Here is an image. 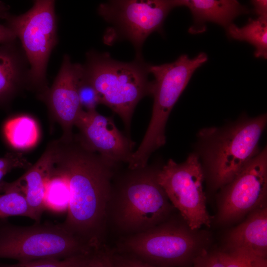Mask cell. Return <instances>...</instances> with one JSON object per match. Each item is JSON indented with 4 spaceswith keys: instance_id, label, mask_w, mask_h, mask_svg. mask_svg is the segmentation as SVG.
I'll return each instance as SVG.
<instances>
[{
    "instance_id": "17",
    "label": "cell",
    "mask_w": 267,
    "mask_h": 267,
    "mask_svg": "<svg viewBox=\"0 0 267 267\" xmlns=\"http://www.w3.org/2000/svg\"><path fill=\"white\" fill-rule=\"evenodd\" d=\"M230 250L246 251L260 257L267 255V209L261 205L229 233Z\"/></svg>"
},
{
    "instance_id": "18",
    "label": "cell",
    "mask_w": 267,
    "mask_h": 267,
    "mask_svg": "<svg viewBox=\"0 0 267 267\" xmlns=\"http://www.w3.org/2000/svg\"><path fill=\"white\" fill-rule=\"evenodd\" d=\"M3 133L8 144L18 150L32 148L39 138V129L36 120L26 115L7 120L3 126Z\"/></svg>"
},
{
    "instance_id": "19",
    "label": "cell",
    "mask_w": 267,
    "mask_h": 267,
    "mask_svg": "<svg viewBox=\"0 0 267 267\" xmlns=\"http://www.w3.org/2000/svg\"><path fill=\"white\" fill-rule=\"evenodd\" d=\"M228 37L249 43L255 48L257 58H267V18H250L247 23L239 27L231 24L226 30Z\"/></svg>"
},
{
    "instance_id": "20",
    "label": "cell",
    "mask_w": 267,
    "mask_h": 267,
    "mask_svg": "<svg viewBox=\"0 0 267 267\" xmlns=\"http://www.w3.org/2000/svg\"><path fill=\"white\" fill-rule=\"evenodd\" d=\"M68 190L66 181L62 177L51 169L45 182L44 205L56 210L68 208Z\"/></svg>"
},
{
    "instance_id": "29",
    "label": "cell",
    "mask_w": 267,
    "mask_h": 267,
    "mask_svg": "<svg viewBox=\"0 0 267 267\" xmlns=\"http://www.w3.org/2000/svg\"><path fill=\"white\" fill-rule=\"evenodd\" d=\"M82 267H112L108 250L104 247L93 252Z\"/></svg>"
},
{
    "instance_id": "22",
    "label": "cell",
    "mask_w": 267,
    "mask_h": 267,
    "mask_svg": "<svg viewBox=\"0 0 267 267\" xmlns=\"http://www.w3.org/2000/svg\"><path fill=\"white\" fill-rule=\"evenodd\" d=\"M91 253L81 254L62 260L42 259L19 262L14 264L0 263V267H82Z\"/></svg>"
},
{
    "instance_id": "30",
    "label": "cell",
    "mask_w": 267,
    "mask_h": 267,
    "mask_svg": "<svg viewBox=\"0 0 267 267\" xmlns=\"http://www.w3.org/2000/svg\"><path fill=\"white\" fill-rule=\"evenodd\" d=\"M254 12L258 17L267 18V1L266 0H254L251 1Z\"/></svg>"
},
{
    "instance_id": "5",
    "label": "cell",
    "mask_w": 267,
    "mask_h": 267,
    "mask_svg": "<svg viewBox=\"0 0 267 267\" xmlns=\"http://www.w3.org/2000/svg\"><path fill=\"white\" fill-rule=\"evenodd\" d=\"M267 120L264 114L243 118L222 130L201 131L205 144L204 161L215 186L229 183L259 153L258 143Z\"/></svg>"
},
{
    "instance_id": "12",
    "label": "cell",
    "mask_w": 267,
    "mask_h": 267,
    "mask_svg": "<svg viewBox=\"0 0 267 267\" xmlns=\"http://www.w3.org/2000/svg\"><path fill=\"white\" fill-rule=\"evenodd\" d=\"M74 126L79 130L76 137L88 149L118 165L128 163L134 142L118 130L112 118L96 110H82Z\"/></svg>"
},
{
    "instance_id": "15",
    "label": "cell",
    "mask_w": 267,
    "mask_h": 267,
    "mask_svg": "<svg viewBox=\"0 0 267 267\" xmlns=\"http://www.w3.org/2000/svg\"><path fill=\"white\" fill-rule=\"evenodd\" d=\"M175 7L185 6L190 11L193 24L188 29L191 34L206 30V23L213 22L225 29L239 15L250 12L249 9L236 0H173Z\"/></svg>"
},
{
    "instance_id": "25",
    "label": "cell",
    "mask_w": 267,
    "mask_h": 267,
    "mask_svg": "<svg viewBox=\"0 0 267 267\" xmlns=\"http://www.w3.org/2000/svg\"><path fill=\"white\" fill-rule=\"evenodd\" d=\"M31 166L21 153L9 152L0 157V182L2 178L12 170L25 168Z\"/></svg>"
},
{
    "instance_id": "21",
    "label": "cell",
    "mask_w": 267,
    "mask_h": 267,
    "mask_svg": "<svg viewBox=\"0 0 267 267\" xmlns=\"http://www.w3.org/2000/svg\"><path fill=\"white\" fill-rule=\"evenodd\" d=\"M14 216H32L25 196L17 191H7L0 194V219Z\"/></svg>"
},
{
    "instance_id": "27",
    "label": "cell",
    "mask_w": 267,
    "mask_h": 267,
    "mask_svg": "<svg viewBox=\"0 0 267 267\" xmlns=\"http://www.w3.org/2000/svg\"><path fill=\"white\" fill-rule=\"evenodd\" d=\"M9 8L8 5L0 1V44L13 42L16 39L14 32L4 21L9 13Z\"/></svg>"
},
{
    "instance_id": "6",
    "label": "cell",
    "mask_w": 267,
    "mask_h": 267,
    "mask_svg": "<svg viewBox=\"0 0 267 267\" xmlns=\"http://www.w3.org/2000/svg\"><path fill=\"white\" fill-rule=\"evenodd\" d=\"M93 251L62 223L19 226L0 221V259L62 260Z\"/></svg>"
},
{
    "instance_id": "4",
    "label": "cell",
    "mask_w": 267,
    "mask_h": 267,
    "mask_svg": "<svg viewBox=\"0 0 267 267\" xmlns=\"http://www.w3.org/2000/svg\"><path fill=\"white\" fill-rule=\"evenodd\" d=\"M207 60L206 53L200 52L194 58L184 54L171 63L151 65L150 72L154 77L151 118L141 143L127 164L128 168L145 167L151 154L165 144V127L173 107L194 72Z\"/></svg>"
},
{
    "instance_id": "23",
    "label": "cell",
    "mask_w": 267,
    "mask_h": 267,
    "mask_svg": "<svg viewBox=\"0 0 267 267\" xmlns=\"http://www.w3.org/2000/svg\"><path fill=\"white\" fill-rule=\"evenodd\" d=\"M225 267H267V258L240 250L220 252Z\"/></svg>"
},
{
    "instance_id": "7",
    "label": "cell",
    "mask_w": 267,
    "mask_h": 267,
    "mask_svg": "<svg viewBox=\"0 0 267 267\" xmlns=\"http://www.w3.org/2000/svg\"><path fill=\"white\" fill-rule=\"evenodd\" d=\"M4 21L19 39L30 65L28 88L39 95L48 89L46 67L57 44L55 1L36 0L25 13L13 15L8 13Z\"/></svg>"
},
{
    "instance_id": "3",
    "label": "cell",
    "mask_w": 267,
    "mask_h": 267,
    "mask_svg": "<svg viewBox=\"0 0 267 267\" xmlns=\"http://www.w3.org/2000/svg\"><path fill=\"white\" fill-rule=\"evenodd\" d=\"M83 65L84 77L97 91L100 104L118 115L129 131L136 105L144 97L151 95V64L142 57L125 62L114 59L108 53L90 50Z\"/></svg>"
},
{
    "instance_id": "26",
    "label": "cell",
    "mask_w": 267,
    "mask_h": 267,
    "mask_svg": "<svg viewBox=\"0 0 267 267\" xmlns=\"http://www.w3.org/2000/svg\"><path fill=\"white\" fill-rule=\"evenodd\" d=\"M108 253L112 267H158L116 250Z\"/></svg>"
},
{
    "instance_id": "28",
    "label": "cell",
    "mask_w": 267,
    "mask_h": 267,
    "mask_svg": "<svg viewBox=\"0 0 267 267\" xmlns=\"http://www.w3.org/2000/svg\"><path fill=\"white\" fill-rule=\"evenodd\" d=\"M194 267H225L220 252L209 253L203 251L193 260Z\"/></svg>"
},
{
    "instance_id": "11",
    "label": "cell",
    "mask_w": 267,
    "mask_h": 267,
    "mask_svg": "<svg viewBox=\"0 0 267 267\" xmlns=\"http://www.w3.org/2000/svg\"><path fill=\"white\" fill-rule=\"evenodd\" d=\"M219 221H235L265 204L267 190V149L266 147L225 185Z\"/></svg>"
},
{
    "instance_id": "8",
    "label": "cell",
    "mask_w": 267,
    "mask_h": 267,
    "mask_svg": "<svg viewBox=\"0 0 267 267\" xmlns=\"http://www.w3.org/2000/svg\"><path fill=\"white\" fill-rule=\"evenodd\" d=\"M170 217L146 230L121 237L116 250L158 267L185 266L197 256L198 242L189 229Z\"/></svg>"
},
{
    "instance_id": "24",
    "label": "cell",
    "mask_w": 267,
    "mask_h": 267,
    "mask_svg": "<svg viewBox=\"0 0 267 267\" xmlns=\"http://www.w3.org/2000/svg\"><path fill=\"white\" fill-rule=\"evenodd\" d=\"M78 92L80 105L82 109H86L85 111L95 110L97 106L100 104L97 91L84 78V74L79 83Z\"/></svg>"
},
{
    "instance_id": "14",
    "label": "cell",
    "mask_w": 267,
    "mask_h": 267,
    "mask_svg": "<svg viewBox=\"0 0 267 267\" xmlns=\"http://www.w3.org/2000/svg\"><path fill=\"white\" fill-rule=\"evenodd\" d=\"M52 146L49 143L39 159L17 180L0 182V192L17 191L25 197L32 219L40 222L44 209V195L45 182L51 165Z\"/></svg>"
},
{
    "instance_id": "13",
    "label": "cell",
    "mask_w": 267,
    "mask_h": 267,
    "mask_svg": "<svg viewBox=\"0 0 267 267\" xmlns=\"http://www.w3.org/2000/svg\"><path fill=\"white\" fill-rule=\"evenodd\" d=\"M83 65L71 62L64 56L60 69L50 88L39 95L44 101L53 118L63 130L62 138L73 136L72 129L81 112L78 88L83 74Z\"/></svg>"
},
{
    "instance_id": "2",
    "label": "cell",
    "mask_w": 267,
    "mask_h": 267,
    "mask_svg": "<svg viewBox=\"0 0 267 267\" xmlns=\"http://www.w3.org/2000/svg\"><path fill=\"white\" fill-rule=\"evenodd\" d=\"M159 168L151 165L115 174L107 207V223L123 237L167 220L175 208L159 184Z\"/></svg>"
},
{
    "instance_id": "10",
    "label": "cell",
    "mask_w": 267,
    "mask_h": 267,
    "mask_svg": "<svg viewBox=\"0 0 267 267\" xmlns=\"http://www.w3.org/2000/svg\"><path fill=\"white\" fill-rule=\"evenodd\" d=\"M159 184L188 228L210 226L211 218L203 191V172L198 157L191 154L182 163L170 159L157 174Z\"/></svg>"
},
{
    "instance_id": "16",
    "label": "cell",
    "mask_w": 267,
    "mask_h": 267,
    "mask_svg": "<svg viewBox=\"0 0 267 267\" xmlns=\"http://www.w3.org/2000/svg\"><path fill=\"white\" fill-rule=\"evenodd\" d=\"M28 63L15 41L0 44V106L8 103L23 87L28 88Z\"/></svg>"
},
{
    "instance_id": "9",
    "label": "cell",
    "mask_w": 267,
    "mask_h": 267,
    "mask_svg": "<svg viewBox=\"0 0 267 267\" xmlns=\"http://www.w3.org/2000/svg\"><path fill=\"white\" fill-rule=\"evenodd\" d=\"M175 7L173 0H116L101 3L98 13L110 24L104 42L110 44L127 40L134 47L136 57H142L144 42L152 33H162L164 22Z\"/></svg>"
},
{
    "instance_id": "1",
    "label": "cell",
    "mask_w": 267,
    "mask_h": 267,
    "mask_svg": "<svg viewBox=\"0 0 267 267\" xmlns=\"http://www.w3.org/2000/svg\"><path fill=\"white\" fill-rule=\"evenodd\" d=\"M50 143L51 169L63 178L68 190L67 215L62 223L92 250L101 249L112 182L120 165L89 150L76 136Z\"/></svg>"
}]
</instances>
